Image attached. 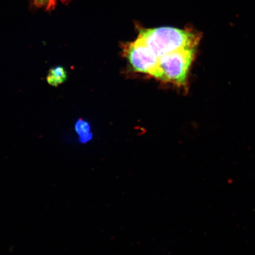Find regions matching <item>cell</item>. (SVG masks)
<instances>
[{
  "instance_id": "6da1fadb",
  "label": "cell",
  "mask_w": 255,
  "mask_h": 255,
  "mask_svg": "<svg viewBox=\"0 0 255 255\" xmlns=\"http://www.w3.org/2000/svg\"><path fill=\"white\" fill-rule=\"evenodd\" d=\"M138 37L159 57L177 50L196 49L202 36L189 29L162 27L148 29L139 28Z\"/></svg>"
},
{
  "instance_id": "7a4b0ae2",
  "label": "cell",
  "mask_w": 255,
  "mask_h": 255,
  "mask_svg": "<svg viewBox=\"0 0 255 255\" xmlns=\"http://www.w3.org/2000/svg\"><path fill=\"white\" fill-rule=\"evenodd\" d=\"M196 48L182 49L159 57L154 78L177 87H186L190 68L196 57Z\"/></svg>"
},
{
  "instance_id": "8992f818",
  "label": "cell",
  "mask_w": 255,
  "mask_h": 255,
  "mask_svg": "<svg viewBox=\"0 0 255 255\" xmlns=\"http://www.w3.org/2000/svg\"><path fill=\"white\" fill-rule=\"evenodd\" d=\"M59 1H65V0H31L33 7L43 9L47 11H51L55 9Z\"/></svg>"
},
{
  "instance_id": "5b68a950",
  "label": "cell",
  "mask_w": 255,
  "mask_h": 255,
  "mask_svg": "<svg viewBox=\"0 0 255 255\" xmlns=\"http://www.w3.org/2000/svg\"><path fill=\"white\" fill-rule=\"evenodd\" d=\"M75 129L79 136V141L82 143H86L93 138L91 132L90 124L87 121L79 119L75 124Z\"/></svg>"
},
{
  "instance_id": "3957f363",
  "label": "cell",
  "mask_w": 255,
  "mask_h": 255,
  "mask_svg": "<svg viewBox=\"0 0 255 255\" xmlns=\"http://www.w3.org/2000/svg\"><path fill=\"white\" fill-rule=\"evenodd\" d=\"M124 53L135 72L154 77L157 72L158 58L139 37L133 42L124 45Z\"/></svg>"
},
{
  "instance_id": "277c9868",
  "label": "cell",
  "mask_w": 255,
  "mask_h": 255,
  "mask_svg": "<svg viewBox=\"0 0 255 255\" xmlns=\"http://www.w3.org/2000/svg\"><path fill=\"white\" fill-rule=\"evenodd\" d=\"M68 75L66 69L61 66H57L50 69L47 76L48 84L57 87L66 81Z\"/></svg>"
}]
</instances>
